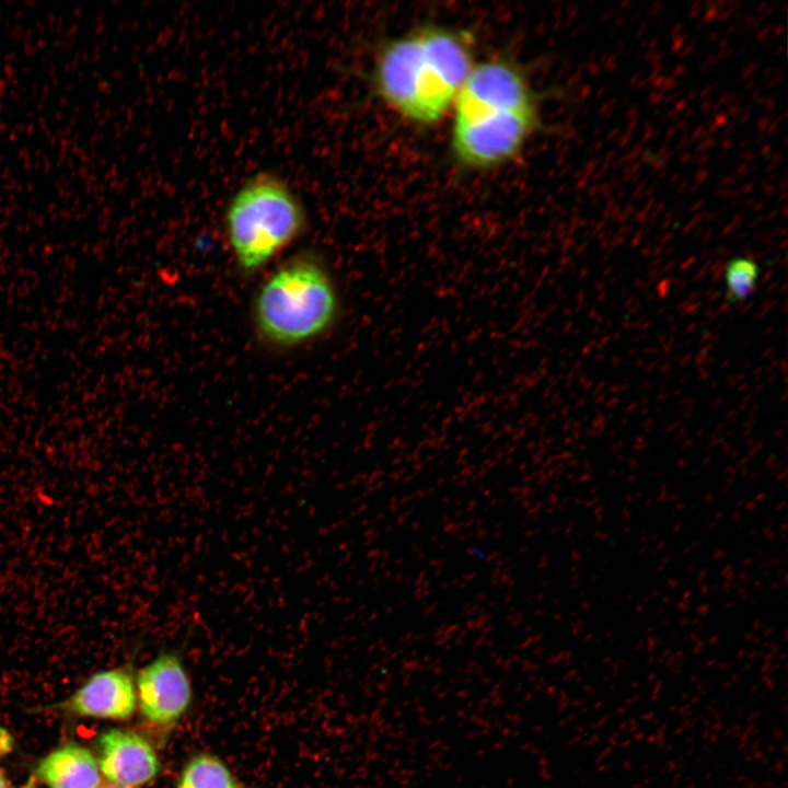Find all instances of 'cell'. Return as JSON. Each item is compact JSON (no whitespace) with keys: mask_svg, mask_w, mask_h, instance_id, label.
<instances>
[{"mask_svg":"<svg viewBox=\"0 0 788 788\" xmlns=\"http://www.w3.org/2000/svg\"><path fill=\"white\" fill-rule=\"evenodd\" d=\"M306 209L280 175H251L230 198L223 227L237 267L248 274L266 266L306 230Z\"/></svg>","mask_w":788,"mask_h":788,"instance_id":"3","label":"cell"},{"mask_svg":"<svg viewBox=\"0 0 788 788\" xmlns=\"http://www.w3.org/2000/svg\"><path fill=\"white\" fill-rule=\"evenodd\" d=\"M540 128L538 109H503L454 116L450 148L462 166L490 170L517 158Z\"/></svg>","mask_w":788,"mask_h":788,"instance_id":"4","label":"cell"},{"mask_svg":"<svg viewBox=\"0 0 788 788\" xmlns=\"http://www.w3.org/2000/svg\"><path fill=\"white\" fill-rule=\"evenodd\" d=\"M97 764L108 783L128 788L148 784L160 772V761L150 742L120 729H111L100 737Z\"/></svg>","mask_w":788,"mask_h":788,"instance_id":"7","label":"cell"},{"mask_svg":"<svg viewBox=\"0 0 788 788\" xmlns=\"http://www.w3.org/2000/svg\"><path fill=\"white\" fill-rule=\"evenodd\" d=\"M36 775L48 788H100L101 770L90 750L68 743L46 755Z\"/></svg>","mask_w":788,"mask_h":788,"instance_id":"9","label":"cell"},{"mask_svg":"<svg viewBox=\"0 0 788 788\" xmlns=\"http://www.w3.org/2000/svg\"><path fill=\"white\" fill-rule=\"evenodd\" d=\"M68 708L83 717L124 720L136 708V687L123 668L92 675L68 700Z\"/></svg>","mask_w":788,"mask_h":788,"instance_id":"8","label":"cell"},{"mask_svg":"<svg viewBox=\"0 0 788 788\" xmlns=\"http://www.w3.org/2000/svg\"><path fill=\"white\" fill-rule=\"evenodd\" d=\"M100 788H128L113 783L102 784Z\"/></svg>","mask_w":788,"mask_h":788,"instance_id":"13","label":"cell"},{"mask_svg":"<svg viewBox=\"0 0 788 788\" xmlns=\"http://www.w3.org/2000/svg\"><path fill=\"white\" fill-rule=\"evenodd\" d=\"M540 99L525 71L517 62L496 57L476 61L450 115L452 117L503 109H538Z\"/></svg>","mask_w":788,"mask_h":788,"instance_id":"5","label":"cell"},{"mask_svg":"<svg viewBox=\"0 0 788 788\" xmlns=\"http://www.w3.org/2000/svg\"><path fill=\"white\" fill-rule=\"evenodd\" d=\"M22 788H35V787H34V785H33V781L31 780L30 783H27V784H26L25 786H23Z\"/></svg>","mask_w":788,"mask_h":788,"instance_id":"14","label":"cell"},{"mask_svg":"<svg viewBox=\"0 0 788 788\" xmlns=\"http://www.w3.org/2000/svg\"><path fill=\"white\" fill-rule=\"evenodd\" d=\"M339 314L335 282L311 253L290 258L258 288L253 321L258 335L277 347H294L328 332Z\"/></svg>","mask_w":788,"mask_h":788,"instance_id":"2","label":"cell"},{"mask_svg":"<svg viewBox=\"0 0 788 788\" xmlns=\"http://www.w3.org/2000/svg\"><path fill=\"white\" fill-rule=\"evenodd\" d=\"M761 274V266L751 257L734 256L728 259L722 271L727 301L739 304L749 299L760 281Z\"/></svg>","mask_w":788,"mask_h":788,"instance_id":"11","label":"cell"},{"mask_svg":"<svg viewBox=\"0 0 788 788\" xmlns=\"http://www.w3.org/2000/svg\"><path fill=\"white\" fill-rule=\"evenodd\" d=\"M0 788H11L1 770H0Z\"/></svg>","mask_w":788,"mask_h":788,"instance_id":"12","label":"cell"},{"mask_svg":"<svg viewBox=\"0 0 788 788\" xmlns=\"http://www.w3.org/2000/svg\"><path fill=\"white\" fill-rule=\"evenodd\" d=\"M176 788H240L230 768L209 753L194 755L182 769Z\"/></svg>","mask_w":788,"mask_h":788,"instance_id":"10","label":"cell"},{"mask_svg":"<svg viewBox=\"0 0 788 788\" xmlns=\"http://www.w3.org/2000/svg\"><path fill=\"white\" fill-rule=\"evenodd\" d=\"M476 61L471 34L441 25L419 26L380 48L372 86L396 115L428 127L451 114Z\"/></svg>","mask_w":788,"mask_h":788,"instance_id":"1","label":"cell"},{"mask_svg":"<svg viewBox=\"0 0 788 788\" xmlns=\"http://www.w3.org/2000/svg\"><path fill=\"white\" fill-rule=\"evenodd\" d=\"M137 692L142 716L160 727L176 723L187 711L193 696L188 673L181 656L163 651L138 674Z\"/></svg>","mask_w":788,"mask_h":788,"instance_id":"6","label":"cell"}]
</instances>
